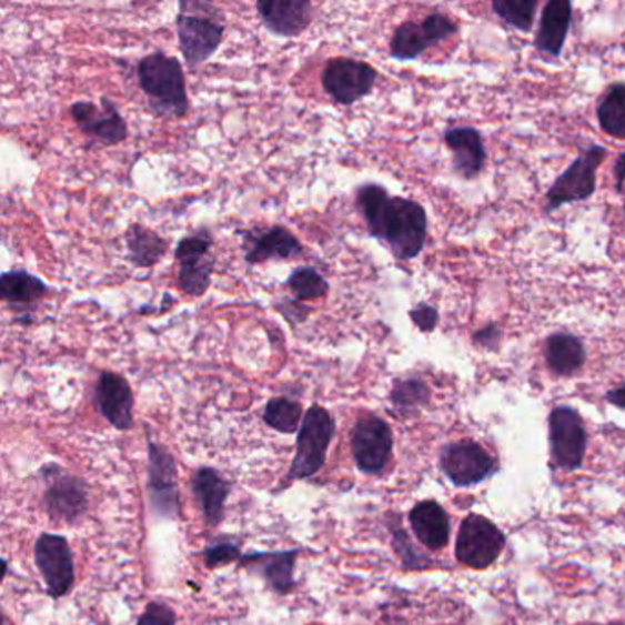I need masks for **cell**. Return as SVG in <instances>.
Listing matches in <instances>:
<instances>
[{
  "mask_svg": "<svg viewBox=\"0 0 625 625\" xmlns=\"http://www.w3.org/2000/svg\"><path fill=\"white\" fill-rule=\"evenodd\" d=\"M545 357L556 376H573L584 367L587 354L582 337L571 332H554L545 343Z\"/></svg>",
  "mask_w": 625,
  "mask_h": 625,
  "instance_id": "obj_25",
  "label": "cell"
},
{
  "mask_svg": "<svg viewBox=\"0 0 625 625\" xmlns=\"http://www.w3.org/2000/svg\"><path fill=\"white\" fill-rule=\"evenodd\" d=\"M94 400L101 415L112 427L131 430L134 424V394L125 376L103 371L95 382Z\"/></svg>",
  "mask_w": 625,
  "mask_h": 625,
  "instance_id": "obj_17",
  "label": "cell"
},
{
  "mask_svg": "<svg viewBox=\"0 0 625 625\" xmlns=\"http://www.w3.org/2000/svg\"><path fill=\"white\" fill-rule=\"evenodd\" d=\"M441 468L458 488L483 483L497 472V463L477 442L447 444L441 453Z\"/></svg>",
  "mask_w": 625,
  "mask_h": 625,
  "instance_id": "obj_15",
  "label": "cell"
},
{
  "mask_svg": "<svg viewBox=\"0 0 625 625\" xmlns=\"http://www.w3.org/2000/svg\"><path fill=\"white\" fill-rule=\"evenodd\" d=\"M42 508L53 523L74 525L89 510V486L63 466L48 463L39 470Z\"/></svg>",
  "mask_w": 625,
  "mask_h": 625,
  "instance_id": "obj_5",
  "label": "cell"
},
{
  "mask_svg": "<svg viewBox=\"0 0 625 625\" xmlns=\"http://www.w3.org/2000/svg\"><path fill=\"white\" fill-rule=\"evenodd\" d=\"M305 419L303 405L298 400L289 396H275L264 405L263 421L270 430L278 431L281 435H298L301 424Z\"/></svg>",
  "mask_w": 625,
  "mask_h": 625,
  "instance_id": "obj_27",
  "label": "cell"
},
{
  "mask_svg": "<svg viewBox=\"0 0 625 625\" xmlns=\"http://www.w3.org/2000/svg\"><path fill=\"white\" fill-rule=\"evenodd\" d=\"M379 79V70L365 61L352 58H331L321 72V87L336 105H354L371 94Z\"/></svg>",
  "mask_w": 625,
  "mask_h": 625,
  "instance_id": "obj_9",
  "label": "cell"
},
{
  "mask_svg": "<svg viewBox=\"0 0 625 625\" xmlns=\"http://www.w3.org/2000/svg\"><path fill=\"white\" fill-rule=\"evenodd\" d=\"M300 548L242 554L239 565L264 579L275 594H290L295 587V563Z\"/></svg>",
  "mask_w": 625,
  "mask_h": 625,
  "instance_id": "obj_19",
  "label": "cell"
},
{
  "mask_svg": "<svg viewBox=\"0 0 625 625\" xmlns=\"http://www.w3.org/2000/svg\"><path fill=\"white\" fill-rule=\"evenodd\" d=\"M356 208L369 233L390 248L399 261L419 258L427 241L424 205L404 196H391L380 184H363L356 191Z\"/></svg>",
  "mask_w": 625,
  "mask_h": 625,
  "instance_id": "obj_1",
  "label": "cell"
},
{
  "mask_svg": "<svg viewBox=\"0 0 625 625\" xmlns=\"http://www.w3.org/2000/svg\"><path fill=\"white\" fill-rule=\"evenodd\" d=\"M70 117L84 137L107 148L125 142L129 137L125 118L121 117L117 103L107 95H101L100 103L74 101L70 107Z\"/></svg>",
  "mask_w": 625,
  "mask_h": 625,
  "instance_id": "obj_12",
  "label": "cell"
},
{
  "mask_svg": "<svg viewBox=\"0 0 625 625\" xmlns=\"http://www.w3.org/2000/svg\"><path fill=\"white\" fill-rule=\"evenodd\" d=\"M573 24V4L568 0H551L543 8L542 22L534 47L552 58H560Z\"/></svg>",
  "mask_w": 625,
  "mask_h": 625,
  "instance_id": "obj_22",
  "label": "cell"
},
{
  "mask_svg": "<svg viewBox=\"0 0 625 625\" xmlns=\"http://www.w3.org/2000/svg\"><path fill=\"white\" fill-rule=\"evenodd\" d=\"M211 248H213V235L210 230H199L180 239L174 250V261L180 264L191 259L208 258Z\"/></svg>",
  "mask_w": 625,
  "mask_h": 625,
  "instance_id": "obj_33",
  "label": "cell"
},
{
  "mask_svg": "<svg viewBox=\"0 0 625 625\" xmlns=\"http://www.w3.org/2000/svg\"><path fill=\"white\" fill-rule=\"evenodd\" d=\"M242 250L248 264L290 261L303 255V244L289 228H252L242 232Z\"/></svg>",
  "mask_w": 625,
  "mask_h": 625,
  "instance_id": "obj_16",
  "label": "cell"
},
{
  "mask_svg": "<svg viewBox=\"0 0 625 625\" xmlns=\"http://www.w3.org/2000/svg\"><path fill=\"white\" fill-rule=\"evenodd\" d=\"M605 399H607L609 404L625 410V384L621 385V387H616V390L609 391V393L605 394Z\"/></svg>",
  "mask_w": 625,
  "mask_h": 625,
  "instance_id": "obj_39",
  "label": "cell"
},
{
  "mask_svg": "<svg viewBox=\"0 0 625 625\" xmlns=\"http://www.w3.org/2000/svg\"><path fill=\"white\" fill-rule=\"evenodd\" d=\"M624 210H625V205H624Z\"/></svg>",
  "mask_w": 625,
  "mask_h": 625,
  "instance_id": "obj_42",
  "label": "cell"
},
{
  "mask_svg": "<svg viewBox=\"0 0 625 625\" xmlns=\"http://www.w3.org/2000/svg\"><path fill=\"white\" fill-rule=\"evenodd\" d=\"M390 399L400 415H415L416 411L430 402V387L421 379L396 380Z\"/></svg>",
  "mask_w": 625,
  "mask_h": 625,
  "instance_id": "obj_30",
  "label": "cell"
},
{
  "mask_svg": "<svg viewBox=\"0 0 625 625\" xmlns=\"http://www.w3.org/2000/svg\"><path fill=\"white\" fill-rule=\"evenodd\" d=\"M391 532H393L394 548L399 552V556L402 557L404 565H407V567H419L416 563L421 562V556L416 554L415 547L411 545L410 537H407L405 531H402L400 526H396V528L393 526Z\"/></svg>",
  "mask_w": 625,
  "mask_h": 625,
  "instance_id": "obj_37",
  "label": "cell"
},
{
  "mask_svg": "<svg viewBox=\"0 0 625 625\" xmlns=\"http://www.w3.org/2000/svg\"><path fill=\"white\" fill-rule=\"evenodd\" d=\"M393 430L374 413L357 416L351 430V452L360 472L379 475L384 472L393 455Z\"/></svg>",
  "mask_w": 625,
  "mask_h": 625,
  "instance_id": "obj_8",
  "label": "cell"
},
{
  "mask_svg": "<svg viewBox=\"0 0 625 625\" xmlns=\"http://www.w3.org/2000/svg\"><path fill=\"white\" fill-rule=\"evenodd\" d=\"M138 83L148 95V105L158 118H184L190 112L184 67L165 52H153L140 59Z\"/></svg>",
  "mask_w": 625,
  "mask_h": 625,
  "instance_id": "obj_3",
  "label": "cell"
},
{
  "mask_svg": "<svg viewBox=\"0 0 625 625\" xmlns=\"http://www.w3.org/2000/svg\"><path fill=\"white\" fill-rule=\"evenodd\" d=\"M255 8L263 27L275 38H300L314 19V6L309 0H261Z\"/></svg>",
  "mask_w": 625,
  "mask_h": 625,
  "instance_id": "obj_18",
  "label": "cell"
},
{
  "mask_svg": "<svg viewBox=\"0 0 625 625\" xmlns=\"http://www.w3.org/2000/svg\"><path fill=\"white\" fill-rule=\"evenodd\" d=\"M410 317L415 323L416 329L421 332H433L438 325V309L430 305V303H419L415 309H411Z\"/></svg>",
  "mask_w": 625,
  "mask_h": 625,
  "instance_id": "obj_36",
  "label": "cell"
},
{
  "mask_svg": "<svg viewBox=\"0 0 625 625\" xmlns=\"http://www.w3.org/2000/svg\"><path fill=\"white\" fill-rule=\"evenodd\" d=\"M596 117L605 134L625 140V83H613L605 90Z\"/></svg>",
  "mask_w": 625,
  "mask_h": 625,
  "instance_id": "obj_28",
  "label": "cell"
},
{
  "mask_svg": "<svg viewBox=\"0 0 625 625\" xmlns=\"http://www.w3.org/2000/svg\"><path fill=\"white\" fill-rule=\"evenodd\" d=\"M501 340H503V331L497 323H488L477 332H473V343L478 347L488 349V351L500 347Z\"/></svg>",
  "mask_w": 625,
  "mask_h": 625,
  "instance_id": "obj_38",
  "label": "cell"
},
{
  "mask_svg": "<svg viewBox=\"0 0 625 625\" xmlns=\"http://www.w3.org/2000/svg\"><path fill=\"white\" fill-rule=\"evenodd\" d=\"M286 289L292 292L295 301L323 300L329 294V281L312 269V266H300L286 279Z\"/></svg>",
  "mask_w": 625,
  "mask_h": 625,
  "instance_id": "obj_31",
  "label": "cell"
},
{
  "mask_svg": "<svg viewBox=\"0 0 625 625\" xmlns=\"http://www.w3.org/2000/svg\"><path fill=\"white\" fill-rule=\"evenodd\" d=\"M411 528L422 545L441 551L450 542V520L436 501H421L410 512Z\"/></svg>",
  "mask_w": 625,
  "mask_h": 625,
  "instance_id": "obj_23",
  "label": "cell"
},
{
  "mask_svg": "<svg viewBox=\"0 0 625 625\" xmlns=\"http://www.w3.org/2000/svg\"><path fill=\"white\" fill-rule=\"evenodd\" d=\"M503 548V532L484 515L472 514L463 521L457 537L458 562L473 568H486L497 562Z\"/></svg>",
  "mask_w": 625,
  "mask_h": 625,
  "instance_id": "obj_14",
  "label": "cell"
},
{
  "mask_svg": "<svg viewBox=\"0 0 625 625\" xmlns=\"http://www.w3.org/2000/svg\"><path fill=\"white\" fill-rule=\"evenodd\" d=\"M336 433V421L323 405H311L295 436V455L290 464L289 481L314 477L326 463V453Z\"/></svg>",
  "mask_w": 625,
  "mask_h": 625,
  "instance_id": "obj_4",
  "label": "cell"
},
{
  "mask_svg": "<svg viewBox=\"0 0 625 625\" xmlns=\"http://www.w3.org/2000/svg\"><path fill=\"white\" fill-rule=\"evenodd\" d=\"M137 625H177V613L165 602H151Z\"/></svg>",
  "mask_w": 625,
  "mask_h": 625,
  "instance_id": "obj_35",
  "label": "cell"
},
{
  "mask_svg": "<svg viewBox=\"0 0 625 625\" xmlns=\"http://www.w3.org/2000/svg\"><path fill=\"white\" fill-rule=\"evenodd\" d=\"M226 17L221 8L202 0H182L177 16L180 52L190 70H199L221 48Z\"/></svg>",
  "mask_w": 625,
  "mask_h": 625,
  "instance_id": "obj_2",
  "label": "cell"
},
{
  "mask_svg": "<svg viewBox=\"0 0 625 625\" xmlns=\"http://www.w3.org/2000/svg\"><path fill=\"white\" fill-rule=\"evenodd\" d=\"M492 10L508 27H514L515 30L526 33L534 28L537 0H494Z\"/></svg>",
  "mask_w": 625,
  "mask_h": 625,
  "instance_id": "obj_32",
  "label": "cell"
},
{
  "mask_svg": "<svg viewBox=\"0 0 625 625\" xmlns=\"http://www.w3.org/2000/svg\"><path fill=\"white\" fill-rule=\"evenodd\" d=\"M605 158H607V149L602 145H591L574 158V162L554 180V184L547 191L545 211L554 213L562 205L591 199L596 191V173L599 165L605 162Z\"/></svg>",
  "mask_w": 625,
  "mask_h": 625,
  "instance_id": "obj_7",
  "label": "cell"
},
{
  "mask_svg": "<svg viewBox=\"0 0 625 625\" xmlns=\"http://www.w3.org/2000/svg\"><path fill=\"white\" fill-rule=\"evenodd\" d=\"M148 501L157 520H177L182 515L179 466L162 442L148 444Z\"/></svg>",
  "mask_w": 625,
  "mask_h": 625,
  "instance_id": "obj_6",
  "label": "cell"
},
{
  "mask_svg": "<svg viewBox=\"0 0 625 625\" xmlns=\"http://www.w3.org/2000/svg\"><path fill=\"white\" fill-rule=\"evenodd\" d=\"M191 492L195 495L205 525L219 526L224 520L226 501L232 494V484L219 470L202 466L191 477Z\"/></svg>",
  "mask_w": 625,
  "mask_h": 625,
  "instance_id": "obj_20",
  "label": "cell"
},
{
  "mask_svg": "<svg viewBox=\"0 0 625 625\" xmlns=\"http://www.w3.org/2000/svg\"><path fill=\"white\" fill-rule=\"evenodd\" d=\"M33 557L50 598L59 599L72 591L75 582L74 556L69 540L59 534H41L33 547Z\"/></svg>",
  "mask_w": 625,
  "mask_h": 625,
  "instance_id": "obj_10",
  "label": "cell"
},
{
  "mask_svg": "<svg viewBox=\"0 0 625 625\" xmlns=\"http://www.w3.org/2000/svg\"><path fill=\"white\" fill-rule=\"evenodd\" d=\"M48 292L50 286L27 270H11L0 275V298L16 311L32 309L39 301L44 300Z\"/></svg>",
  "mask_w": 625,
  "mask_h": 625,
  "instance_id": "obj_24",
  "label": "cell"
},
{
  "mask_svg": "<svg viewBox=\"0 0 625 625\" xmlns=\"http://www.w3.org/2000/svg\"><path fill=\"white\" fill-rule=\"evenodd\" d=\"M127 259L137 269H154L168 253V241L143 224H131L125 232Z\"/></svg>",
  "mask_w": 625,
  "mask_h": 625,
  "instance_id": "obj_26",
  "label": "cell"
},
{
  "mask_svg": "<svg viewBox=\"0 0 625 625\" xmlns=\"http://www.w3.org/2000/svg\"><path fill=\"white\" fill-rule=\"evenodd\" d=\"M457 32V22L438 11L430 13L421 22H402L391 38V58L399 59V61H413V59L421 58L422 53L430 50L431 47L446 41Z\"/></svg>",
  "mask_w": 625,
  "mask_h": 625,
  "instance_id": "obj_11",
  "label": "cell"
},
{
  "mask_svg": "<svg viewBox=\"0 0 625 625\" xmlns=\"http://www.w3.org/2000/svg\"><path fill=\"white\" fill-rule=\"evenodd\" d=\"M453 154V169L464 180L477 179L486 163L483 134L473 127H453L444 134Z\"/></svg>",
  "mask_w": 625,
  "mask_h": 625,
  "instance_id": "obj_21",
  "label": "cell"
},
{
  "mask_svg": "<svg viewBox=\"0 0 625 625\" xmlns=\"http://www.w3.org/2000/svg\"><path fill=\"white\" fill-rule=\"evenodd\" d=\"M615 179H616V190L621 191L624 188L625 182V151L621 157L616 158L615 162Z\"/></svg>",
  "mask_w": 625,
  "mask_h": 625,
  "instance_id": "obj_40",
  "label": "cell"
},
{
  "mask_svg": "<svg viewBox=\"0 0 625 625\" xmlns=\"http://www.w3.org/2000/svg\"><path fill=\"white\" fill-rule=\"evenodd\" d=\"M552 458L560 468L578 470L587 450V431L578 411L568 405H557L548 416Z\"/></svg>",
  "mask_w": 625,
  "mask_h": 625,
  "instance_id": "obj_13",
  "label": "cell"
},
{
  "mask_svg": "<svg viewBox=\"0 0 625 625\" xmlns=\"http://www.w3.org/2000/svg\"><path fill=\"white\" fill-rule=\"evenodd\" d=\"M609 625H625L624 622H615V624H609Z\"/></svg>",
  "mask_w": 625,
  "mask_h": 625,
  "instance_id": "obj_41",
  "label": "cell"
},
{
  "mask_svg": "<svg viewBox=\"0 0 625 625\" xmlns=\"http://www.w3.org/2000/svg\"><path fill=\"white\" fill-rule=\"evenodd\" d=\"M202 556H204L205 567L216 568L239 562L242 557V552L235 542H221L204 548Z\"/></svg>",
  "mask_w": 625,
  "mask_h": 625,
  "instance_id": "obj_34",
  "label": "cell"
},
{
  "mask_svg": "<svg viewBox=\"0 0 625 625\" xmlns=\"http://www.w3.org/2000/svg\"><path fill=\"white\" fill-rule=\"evenodd\" d=\"M213 269L215 266H213V259L210 255L180 263L177 284L185 295L202 298L210 290Z\"/></svg>",
  "mask_w": 625,
  "mask_h": 625,
  "instance_id": "obj_29",
  "label": "cell"
}]
</instances>
